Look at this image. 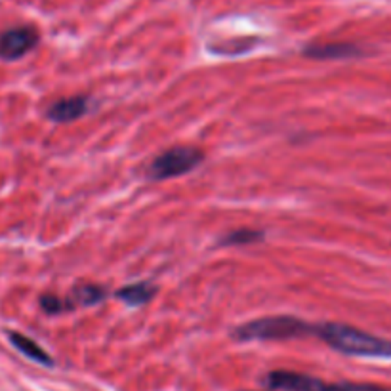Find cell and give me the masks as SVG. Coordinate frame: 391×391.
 Returning <instances> with one entry per match:
<instances>
[{
	"label": "cell",
	"instance_id": "6",
	"mask_svg": "<svg viewBox=\"0 0 391 391\" xmlns=\"http://www.w3.org/2000/svg\"><path fill=\"white\" fill-rule=\"evenodd\" d=\"M88 111V99L84 96H71L55 101L48 109V119L54 123H73Z\"/></svg>",
	"mask_w": 391,
	"mask_h": 391
},
{
	"label": "cell",
	"instance_id": "10",
	"mask_svg": "<svg viewBox=\"0 0 391 391\" xmlns=\"http://www.w3.org/2000/svg\"><path fill=\"white\" fill-rule=\"evenodd\" d=\"M107 296L101 287H96V285H84V287H77L73 292L69 294L67 299L71 304V309L77 306H94V304H99L101 299Z\"/></svg>",
	"mask_w": 391,
	"mask_h": 391
},
{
	"label": "cell",
	"instance_id": "2",
	"mask_svg": "<svg viewBox=\"0 0 391 391\" xmlns=\"http://www.w3.org/2000/svg\"><path fill=\"white\" fill-rule=\"evenodd\" d=\"M315 334V326L302 319L279 315V317H263L241 324L233 336L243 342L250 340H290V338H302Z\"/></svg>",
	"mask_w": 391,
	"mask_h": 391
},
{
	"label": "cell",
	"instance_id": "12",
	"mask_svg": "<svg viewBox=\"0 0 391 391\" xmlns=\"http://www.w3.org/2000/svg\"><path fill=\"white\" fill-rule=\"evenodd\" d=\"M40 306L48 315H57V313L69 312L71 309V304H69L67 298H57V296H52V294H46L40 298Z\"/></svg>",
	"mask_w": 391,
	"mask_h": 391
},
{
	"label": "cell",
	"instance_id": "3",
	"mask_svg": "<svg viewBox=\"0 0 391 391\" xmlns=\"http://www.w3.org/2000/svg\"><path fill=\"white\" fill-rule=\"evenodd\" d=\"M265 384L271 390L279 391H384L382 387L370 384H348V382L329 384L307 374L290 373V370H275L268 374Z\"/></svg>",
	"mask_w": 391,
	"mask_h": 391
},
{
	"label": "cell",
	"instance_id": "1",
	"mask_svg": "<svg viewBox=\"0 0 391 391\" xmlns=\"http://www.w3.org/2000/svg\"><path fill=\"white\" fill-rule=\"evenodd\" d=\"M315 336H319L330 348L343 355L353 357H391V342L373 336L365 330L349 324L324 323L315 326Z\"/></svg>",
	"mask_w": 391,
	"mask_h": 391
},
{
	"label": "cell",
	"instance_id": "7",
	"mask_svg": "<svg viewBox=\"0 0 391 391\" xmlns=\"http://www.w3.org/2000/svg\"><path fill=\"white\" fill-rule=\"evenodd\" d=\"M304 54L313 60H349V57H359L363 50L355 44L334 43V44H315L307 46Z\"/></svg>",
	"mask_w": 391,
	"mask_h": 391
},
{
	"label": "cell",
	"instance_id": "4",
	"mask_svg": "<svg viewBox=\"0 0 391 391\" xmlns=\"http://www.w3.org/2000/svg\"><path fill=\"white\" fill-rule=\"evenodd\" d=\"M202 160H204V153H202L201 149H197V147H172V149H166L165 153H160L149 165L147 177L155 180V182H160V180L184 176V174H189L191 170H195Z\"/></svg>",
	"mask_w": 391,
	"mask_h": 391
},
{
	"label": "cell",
	"instance_id": "5",
	"mask_svg": "<svg viewBox=\"0 0 391 391\" xmlns=\"http://www.w3.org/2000/svg\"><path fill=\"white\" fill-rule=\"evenodd\" d=\"M38 43V33L33 27H16L0 35V60L13 62L31 52Z\"/></svg>",
	"mask_w": 391,
	"mask_h": 391
},
{
	"label": "cell",
	"instance_id": "9",
	"mask_svg": "<svg viewBox=\"0 0 391 391\" xmlns=\"http://www.w3.org/2000/svg\"><path fill=\"white\" fill-rule=\"evenodd\" d=\"M10 342L13 343V348L18 349V351H21L25 357H29L31 360H37V363L46 365V367L52 365L50 355L46 353L37 342H33L31 338L23 336V334H19V332H10Z\"/></svg>",
	"mask_w": 391,
	"mask_h": 391
},
{
	"label": "cell",
	"instance_id": "8",
	"mask_svg": "<svg viewBox=\"0 0 391 391\" xmlns=\"http://www.w3.org/2000/svg\"><path fill=\"white\" fill-rule=\"evenodd\" d=\"M155 294H157V287L151 282H136V285L121 288L116 292V298L123 299L126 306H145L147 302H151Z\"/></svg>",
	"mask_w": 391,
	"mask_h": 391
},
{
	"label": "cell",
	"instance_id": "11",
	"mask_svg": "<svg viewBox=\"0 0 391 391\" xmlns=\"http://www.w3.org/2000/svg\"><path fill=\"white\" fill-rule=\"evenodd\" d=\"M263 238L262 231L256 229H237V231L229 233L226 237H221V246H241V245H252V243H260Z\"/></svg>",
	"mask_w": 391,
	"mask_h": 391
}]
</instances>
